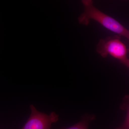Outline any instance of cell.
<instances>
[{
	"mask_svg": "<svg viewBox=\"0 0 129 129\" xmlns=\"http://www.w3.org/2000/svg\"><path fill=\"white\" fill-rule=\"evenodd\" d=\"M95 116L94 115L86 114L83 117L80 122L72 127L65 129H88L90 122L94 120Z\"/></svg>",
	"mask_w": 129,
	"mask_h": 129,
	"instance_id": "obj_4",
	"label": "cell"
},
{
	"mask_svg": "<svg viewBox=\"0 0 129 129\" xmlns=\"http://www.w3.org/2000/svg\"><path fill=\"white\" fill-rule=\"evenodd\" d=\"M127 114L125 120L122 126L116 129H129V105L127 107Z\"/></svg>",
	"mask_w": 129,
	"mask_h": 129,
	"instance_id": "obj_5",
	"label": "cell"
},
{
	"mask_svg": "<svg viewBox=\"0 0 129 129\" xmlns=\"http://www.w3.org/2000/svg\"><path fill=\"white\" fill-rule=\"evenodd\" d=\"M84 11L78 17L79 23L86 25H89L91 19L94 20L107 29L123 36L129 40V30L108 15L96 8L91 0L81 1Z\"/></svg>",
	"mask_w": 129,
	"mask_h": 129,
	"instance_id": "obj_1",
	"label": "cell"
},
{
	"mask_svg": "<svg viewBox=\"0 0 129 129\" xmlns=\"http://www.w3.org/2000/svg\"><path fill=\"white\" fill-rule=\"evenodd\" d=\"M122 63L126 65L127 67L129 68V59L128 58H127L126 60H125L123 62H122Z\"/></svg>",
	"mask_w": 129,
	"mask_h": 129,
	"instance_id": "obj_6",
	"label": "cell"
},
{
	"mask_svg": "<svg viewBox=\"0 0 129 129\" xmlns=\"http://www.w3.org/2000/svg\"><path fill=\"white\" fill-rule=\"evenodd\" d=\"M30 107L31 114L22 129H50L52 124L58 120V116L55 112L48 115L38 112L33 105Z\"/></svg>",
	"mask_w": 129,
	"mask_h": 129,
	"instance_id": "obj_3",
	"label": "cell"
},
{
	"mask_svg": "<svg viewBox=\"0 0 129 129\" xmlns=\"http://www.w3.org/2000/svg\"><path fill=\"white\" fill-rule=\"evenodd\" d=\"M96 51L103 57L109 55L120 60L121 63L128 58L127 47L118 36L100 40L97 46Z\"/></svg>",
	"mask_w": 129,
	"mask_h": 129,
	"instance_id": "obj_2",
	"label": "cell"
}]
</instances>
